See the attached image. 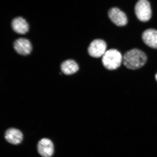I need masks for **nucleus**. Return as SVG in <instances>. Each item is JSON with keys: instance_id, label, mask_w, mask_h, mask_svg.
<instances>
[{"instance_id": "9", "label": "nucleus", "mask_w": 157, "mask_h": 157, "mask_svg": "<svg viewBox=\"0 0 157 157\" xmlns=\"http://www.w3.org/2000/svg\"><path fill=\"white\" fill-rule=\"evenodd\" d=\"M4 137L8 142L13 145L20 144L23 139L22 132L19 129L13 128L7 129L6 131Z\"/></svg>"}, {"instance_id": "4", "label": "nucleus", "mask_w": 157, "mask_h": 157, "mask_svg": "<svg viewBox=\"0 0 157 157\" xmlns=\"http://www.w3.org/2000/svg\"><path fill=\"white\" fill-rule=\"evenodd\" d=\"M107 44L105 41L101 39H96L88 46V52L93 57L100 58L107 52Z\"/></svg>"}, {"instance_id": "7", "label": "nucleus", "mask_w": 157, "mask_h": 157, "mask_svg": "<svg viewBox=\"0 0 157 157\" xmlns=\"http://www.w3.org/2000/svg\"><path fill=\"white\" fill-rule=\"evenodd\" d=\"M38 150L39 154L42 156L50 157L54 154V144L50 139L43 138L38 143Z\"/></svg>"}, {"instance_id": "10", "label": "nucleus", "mask_w": 157, "mask_h": 157, "mask_svg": "<svg viewBox=\"0 0 157 157\" xmlns=\"http://www.w3.org/2000/svg\"><path fill=\"white\" fill-rule=\"evenodd\" d=\"M142 38L147 46L152 48H157V30L148 29L143 33Z\"/></svg>"}, {"instance_id": "11", "label": "nucleus", "mask_w": 157, "mask_h": 157, "mask_svg": "<svg viewBox=\"0 0 157 157\" xmlns=\"http://www.w3.org/2000/svg\"><path fill=\"white\" fill-rule=\"evenodd\" d=\"M60 68L62 73L68 75L75 73L79 69V67L75 61L68 59L62 63Z\"/></svg>"}, {"instance_id": "12", "label": "nucleus", "mask_w": 157, "mask_h": 157, "mask_svg": "<svg viewBox=\"0 0 157 157\" xmlns=\"http://www.w3.org/2000/svg\"><path fill=\"white\" fill-rule=\"evenodd\" d=\"M155 79L157 82V73L156 74L155 76Z\"/></svg>"}, {"instance_id": "6", "label": "nucleus", "mask_w": 157, "mask_h": 157, "mask_svg": "<svg viewBox=\"0 0 157 157\" xmlns=\"http://www.w3.org/2000/svg\"><path fill=\"white\" fill-rule=\"evenodd\" d=\"M108 16L114 24L118 26H124L128 22L127 16L118 8L113 7L110 9Z\"/></svg>"}, {"instance_id": "2", "label": "nucleus", "mask_w": 157, "mask_h": 157, "mask_svg": "<svg viewBox=\"0 0 157 157\" xmlns=\"http://www.w3.org/2000/svg\"><path fill=\"white\" fill-rule=\"evenodd\" d=\"M123 57L121 52L115 49L107 50L102 58V63L107 69H117L123 62Z\"/></svg>"}, {"instance_id": "5", "label": "nucleus", "mask_w": 157, "mask_h": 157, "mask_svg": "<svg viewBox=\"0 0 157 157\" xmlns=\"http://www.w3.org/2000/svg\"><path fill=\"white\" fill-rule=\"evenodd\" d=\"M13 46L15 52L21 56H26L30 54L32 50L30 41L25 38H20L16 39L13 42Z\"/></svg>"}, {"instance_id": "1", "label": "nucleus", "mask_w": 157, "mask_h": 157, "mask_svg": "<svg viewBox=\"0 0 157 157\" xmlns=\"http://www.w3.org/2000/svg\"><path fill=\"white\" fill-rule=\"evenodd\" d=\"M147 61L146 54L136 48L128 51L123 57L124 65L131 70H136L142 67L146 63Z\"/></svg>"}, {"instance_id": "8", "label": "nucleus", "mask_w": 157, "mask_h": 157, "mask_svg": "<svg viewBox=\"0 0 157 157\" xmlns=\"http://www.w3.org/2000/svg\"><path fill=\"white\" fill-rule=\"evenodd\" d=\"M11 28L14 32L19 34H24L28 32L29 25L23 17H18L13 18L11 22Z\"/></svg>"}, {"instance_id": "3", "label": "nucleus", "mask_w": 157, "mask_h": 157, "mask_svg": "<svg viewBox=\"0 0 157 157\" xmlns=\"http://www.w3.org/2000/svg\"><path fill=\"white\" fill-rule=\"evenodd\" d=\"M135 12L139 21L142 22L148 21L152 16L150 3L146 0H140L135 5Z\"/></svg>"}]
</instances>
